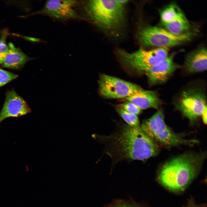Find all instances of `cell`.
<instances>
[{
    "mask_svg": "<svg viewBox=\"0 0 207 207\" xmlns=\"http://www.w3.org/2000/svg\"><path fill=\"white\" fill-rule=\"evenodd\" d=\"M92 137L104 145L103 152L112 159L113 164L123 161H145L157 155L159 146L141 129L121 123L107 136L96 134Z\"/></svg>",
    "mask_w": 207,
    "mask_h": 207,
    "instance_id": "obj_1",
    "label": "cell"
},
{
    "mask_svg": "<svg viewBox=\"0 0 207 207\" xmlns=\"http://www.w3.org/2000/svg\"><path fill=\"white\" fill-rule=\"evenodd\" d=\"M206 157L205 152H189L172 158L161 167L159 181L170 191H184L197 176Z\"/></svg>",
    "mask_w": 207,
    "mask_h": 207,
    "instance_id": "obj_2",
    "label": "cell"
},
{
    "mask_svg": "<svg viewBox=\"0 0 207 207\" xmlns=\"http://www.w3.org/2000/svg\"><path fill=\"white\" fill-rule=\"evenodd\" d=\"M128 0H91L86 5L91 22L104 32L117 35L126 22L125 5Z\"/></svg>",
    "mask_w": 207,
    "mask_h": 207,
    "instance_id": "obj_3",
    "label": "cell"
},
{
    "mask_svg": "<svg viewBox=\"0 0 207 207\" xmlns=\"http://www.w3.org/2000/svg\"><path fill=\"white\" fill-rule=\"evenodd\" d=\"M140 127L159 146L169 147L180 145H192L198 143L195 139H185L171 130L165 123L161 109L144 120Z\"/></svg>",
    "mask_w": 207,
    "mask_h": 207,
    "instance_id": "obj_4",
    "label": "cell"
},
{
    "mask_svg": "<svg viewBox=\"0 0 207 207\" xmlns=\"http://www.w3.org/2000/svg\"><path fill=\"white\" fill-rule=\"evenodd\" d=\"M193 34L190 32L181 35H175L164 28L147 25L139 29L137 38L143 46L168 48L190 41Z\"/></svg>",
    "mask_w": 207,
    "mask_h": 207,
    "instance_id": "obj_5",
    "label": "cell"
},
{
    "mask_svg": "<svg viewBox=\"0 0 207 207\" xmlns=\"http://www.w3.org/2000/svg\"><path fill=\"white\" fill-rule=\"evenodd\" d=\"M166 48H157L150 50L141 48L132 53L119 49L117 53L125 64L136 70L144 72L149 68L160 63L168 55Z\"/></svg>",
    "mask_w": 207,
    "mask_h": 207,
    "instance_id": "obj_6",
    "label": "cell"
},
{
    "mask_svg": "<svg viewBox=\"0 0 207 207\" xmlns=\"http://www.w3.org/2000/svg\"><path fill=\"white\" fill-rule=\"evenodd\" d=\"M98 84L100 95L109 99L125 98L142 89L135 84L105 74L100 76Z\"/></svg>",
    "mask_w": 207,
    "mask_h": 207,
    "instance_id": "obj_7",
    "label": "cell"
},
{
    "mask_svg": "<svg viewBox=\"0 0 207 207\" xmlns=\"http://www.w3.org/2000/svg\"><path fill=\"white\" fill-rule=\"evenodd\" d=\"M176 106L183 115L193 122L207 110L204 94L200 90L191 89L183 92Z\"/></svg>",
    "mask_w": 207,
    "mask_h": 207,
    "instance_id": "obj_8",
    "label": "cell"
},
{
    "mask_svg": "<svg viewBox=\"0 0 207 207\" xmlns=\"http://www.w3.org/2000/svg\"><path fill=\"white\" fill-rule=\"evenodd\" d=\"M31 112L26 102L14 90L6 93L3 107L0 112V123L10 117H18Z\"/></svg>",
    "mask_w": 207,
    "mask_h": 207,
    "instance_id": "obj_9",
    "label": "cell"
},
{
    "mask_svg": "<svg viewBox=\"0 0 207 207\" xmlns=\"http://www.w3.org/2000/svg\"><path fill=\"white\" fill-rule=\"evenodd\" d=\"M76 3L74 1H48L43 8L36 14H43L62 20L78 18L79 16L73 9Z\"/></svg>",
    "mask_w": 207,
    "mask_h": 207,
    "instance_id": "obj_10",
    "label": "cell"
},
{
    "mask_svg": "<svg viewBox=\"0 0 207 207\" xmlns=\"http://www.w3.org/2000/svg\"><path fill=\"white\" fill-rule=\"evenodd\" d=\"M175 53H173L161 62L145 70L144 72L152 84L165 82L179 67L174 61Z\"/></svg>",
    "mask_w": 207,
    "mask_h": 207,
    "instance_id": "obj_11",
    "label": "cell"
},
{
    "mask_svg": "<svg viewBox=\"0 0 207 207\" xmlns=\"http://www.w3.org/2000/svg\"><path fill=\"white\" fill-rule=\"evenodd\" d=\"M207 50L202 46L191 51L186 56L184 67L191 73L202 72L207 70Z\"/></svg>",
    "mask_w": 207,
    "mask_h": 207,
    "instance_id": "obj_12",
    "label": "cell"
},
{
    "mask_svg": "<svg viewBox=\"0 0 207 207\" xmlns=\"http://www.w3.org/2000/svg\"><path fill=\"white\" fill-rule=\"evenodd\" d=\"M141 109L149 108L158 109L161 103L160 99L154 91L144 90L140 91L124 98Z\"/></svg>",
    "mask_w": 207,
    "mask_h": 207,
    "instance_id": "obj_13",
    "label": "cell"
},
{
    "mask_svg": "<svg viewBox=\"0 0 207 207\" xmlns=\"http://www.w3.org/2000/svg\"><path fill=\"white\" fill-rule=\"evenodd\" d=\"M8 46V51L1 64L3 67L18 70L28 61L34 59L27 56L12 43H9Z\"/></svg>",
    "mask_w": 207,
    "mask_h": 207,
    "instance_id": "obj_14",
    "label": "cell"
},
{
    "mask_svg": "<svg viewBox=\"0 0 207 207\" xmlns=\"http://www.w3.org/2000/svg\"><path fill=\"white\" fill-rule=\"evenodd\" d=\"M164 28L171 33L181 35L191 32V25L185 15L168 23H162Z\"/></svg>",
    "mask_w": 207,
    "mask_h": 207,
    "instance_id": "obj_15",
    "label": "cell"
},
{
    "mask_svg": "<svg viewBox=\"0 0 207 207\" xmlns=\"http://www.w3.org/2000/svg\"><path fill=\"white\" fill-rule=\"evenodd\" d=\"M185 15L177 5L172 3L164 8L160 13L162 23H168Z\"/></svg>",
    "mask_w": 207,
    "mask_h": 207,
    "instance_id": "obj_16",
    "label": "cell"
},
{
    "mask_svg": "<svg viewBox=\"0 0 207 207\" xmlns=\"http://www.w3.org/2000/svg\"><path fill=\"white\" fill-rule=\"evenodd\" d=\"M117 112L129 126L133 127L140 126L139 119L137 115L128 112L118 106Z\"/></svg>",
    "mask_w": 207,
    "mask_h": 207,
    "instance_id": "obj_17",
    "label": "cell"
},
{
    "mask_svg": "<svg viewBox=\"0 0 207 207\" xmlns=\"http://www.w3.org/2000/svg\"><path fill=\"white\" fill-rule=\"evenodd\" d=\"M18 77V75L16 74L0 68V87L4 85Z\"/></svg>",
    "mask_w": 207,
    "mask_h": 207,
    "instance_id": "obj_18",
    "label": "cell"
},
{
    "mask_svg": "<svg viewBox=\"0 0 207 207\" xmlns=\"http://www.w3.org/2000/svg\"><path fill=\"white\" fill-rule=\"evenodd\" d=\"M118 106L123 110L137 115L140 114L141 111V109L135 105L128 101L122 103Z\"/></svg>",
    "mask_w": 207,
    "mask_h": 207,
    "instance_id": "obj_19",
    "label": "cell"
},
{
    "mask_svg": "<svg viewBox=\"0 0 207 207\" xmlns=\"http://www.w3.org/2000/svg\"><path fill=\"white\" fill-rule=\"evenodd\" d=\"M8 50V46L6 43L5 39L1 38L0 40V64L3 63Z\"/></svg>",
    "mask_w": 207,
    "mask_h": 207,
    "instance_id": "obj_20",
    "label": "cell"
},
{
    "mask_svg": "<svg viewBox=\"0 0 207 207\" xmlns=\"http://www.w3.org/2000/svg\"><path fill=\"white\" fill-rule=\"evenodd\" d=\"M108 207H141L133 203L125 201H119L114 203Z\"/></svg>",
    "mask_w": 207,
    "mask_h": 207,
    "instance_id": "obj_21",
    "label": "cell"
},
{
    "mask_svg": "<svg viewBox=\"0 0 207 207\" xmlns=\"http://www.w3.org/2000/svg\"><path fill=\"white\" fill-rule=\"evenodd\" d=\"M185 207H205L204 206L198 205L195 204L193 202H189L187 205Z\"/></svg>",
    "mask_w": 207,
    "mask_h": 207,
    "instance_id": "obj_22",
    "label": "cell"
},
{
    "mask_svg": "<svg viewBox=\"0 0 207 207\" xmlns=\"http://www.w3.org/2000/svg\"></svg>",
    "mask_w": 207,
    "mask_h": 207,
    "instance_id": "obj_23",
    "label": "cell"
}]
</instances>
